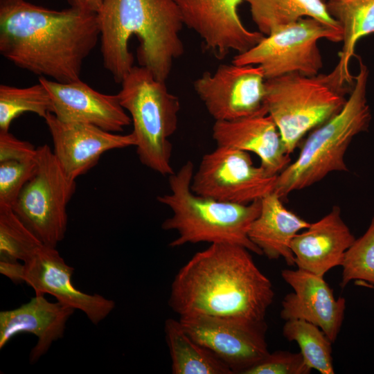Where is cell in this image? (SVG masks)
Returning a JSON list of instances; mask_svg holds the SVG:
<instances>
[{
    "mask_svg": "<svg viewBox=\"0 0 374 374\" xmlns=\"http://www.w3.org/2000/svg\"><path fill=\"white\" fill-rule=\"evenodd\" d=\"M99 39L96 12L0 0L1 54L40 77L63 83L80 80L83 62Z\"/></svg>",
    "mask_w": 374,
    "mask_h": 374,
    "instance_id": "cell-1",
    "label": "cell"
},
{
    "mask_svg": "<svg viewBox=\"0 0 374 374\" xmlns=\"http://www.w3.org/2000/svg\"><path fill=\"white\" fill-rule=\"evenodd\" d=\"M247 249L213 243L177 273L168 305L181 316L206 315L265 321L274 292Z\"/></svg>",
    "mask_w": 374,
    "mask_h": 374,
    "instance_id": "cell-2",
    "label": "cell"
},
{
    "mask_svg": "<svg viewBox=\"0 0 374 374\" xmlns=\"http://www.w3.org/2000/svg\"><path fill=\"white\" fill-rule=\"evenodd\" d=\"M96 15L103 65L115 82L121 83L134 66L129 50L133 35L139 41V65L167 80L184 52V24L175 0H102Z\"/></svg>",
    "mask_w": 374,
    "mask_h": 374,
    "instance_id": "cell-3",
    "label": "cell"
},
{
    "mask_svg": "<svg viewBox=\"0 0 374 374\" xmlns=\"http://www.w3.org/2000/svg\"><path fill=\"white\" fill-rule=\"evenodd\" d=\"M194 165L186 161L177 171L168 176L170 193L157 199L172 211L161 228L176 231L177 237L170 242L171 247L199 242L236 244L262 255V251L249 239L248 231L261 209V199L249 204L218 201L201 196L190 188Z\"/></svg>",
    "mask_w": 374,
    "mask_h": 374,
    "instance_id": "cell-4",
    "label": "cell"
},
{
    "mask_svg": "<svg viewBox=\"0 0 374 374\" xmlns=\"http://www.w3.org/2000/svg\"><path fill=\"white\" fill-rule=\"evenodd\" d=\"M359 69L344 107L315 128L297 159L278 174L274 192L283 199L335 171H348L345 153L352 140L368 130L371 112L367 100L369 71L359 59Z\"/></svg>",
    "mask_w": 374,
    "mask_h": 374,
    "instance_id": "cell-5",
    "label": "cell"
},
{
    "mask_svg": "<svg viewBox=\"0 0 374 374\" xmlns=\"http://www.w3.org/2000/svg\"><path fill=\"white\" fill-rule=\"evenodd\" d=\"M346 86L336 66L326 74L290 73L266 80L267 113L287 154L308 132L341 111L348 99Z\"/></svg>",
    "mask_w": 374,
    "mask_h": 374,
    "instance_id": "cell-6",
    "label": "cell"
},
{
    "mask_svg": "<svg viewBox=\"0 0 374 374\" xmlns=\"http://www.w3.org/2000/svg\"><path fill=\"white\" fill-rule=\"evenodd\" d=\"M121 83L117 96L131 118L139 161L163 176L172 175L170 138L177 129L179 98L143 66L134 65Z\"/></svg>",
    "mask_w": 374,
    "mask_h": 374,
    "instance_id": "cell-7",
    "label": "cell"
},
{
    "mask_svg": "<svg viewBox=\"0 0 374 374\" xmlns=\"http://www.w3.org/2000/svg\"><path fill=\"white\" fill-rule=\"evenodd\" d=\"M37 169L20 192L12 210L42 243L56 248L66 233V207L76 189L48 145L37 148Z\"/></svg>",
    "mask_w": 374,
    "mask_h": 374,
    "instance_id": "cell-8",
    "label": "cell"
},
{
    "mask_svg": "<svg viewBox=\"0 0 374 374\" xmlns=\"http://www.w3.org/2000/svg\"><path fill=\"white\" fill-rule=\"evenodd\" d=\"M321 39L340 42L342 32L314 18L304 17L265 35L253 47L236 54L232 63L258 65L267 80L290 73L314 75L323 67L318 45Z\"/></svg>",
    "mask_w": 374,
    "mask_h": 374,
    "instance_id": "cell-9",
    "label": "cell"
},
{
    "mask_svg": "<svg viewBox=\"0 0 374 374\" xmlns=\"http://www.w3.org/2000/svg\"><path fill=\"white\" fill-rule=\"evenodd\" d=\"M278 175L254 166L247 152L217 145L202 157L190 188L218 201L249 204L274 192Z\"/></svg>",
    "mask_w": 374,
    "mask_h": 374,
    "instance_id": "cell-10",
    "label": "cell"
},
{
    "mask_svg": "<svg viewBox=\"0 0 374 374\" xmlns=\"http://www.w3.org/2000/svg\"><path fill=\"white\" fill-rule=\"evenodd\" d=\"M266 78L258 65H220L204 72L193 84L209 114L215 121H233L268 114Z\"/></svg>",
    "mask_w": 374,
    "mask_h": 374,
    "instance_id": "cell-11",
    "label": "cell"
},
{
    "mask_svg": "<svg viewBox=\"0 0 374 374\" xmlns=\"http://www.w3.org/2000/svg\"><path fill=\"white\" fill-rule=\"evenodd\" d=\"M184 331L225 363L233 373L243 374L269 354L267 324L206 315L179 317Z\"/></svg>",
    "mask_w": 374,
    "mask_h": 374,
    "instance_id": "cell-12",
    "label": "cell"
},
{
    "mask_svg": "<svg viewBox=\"0 0 374 374\" xmlns=\"http://www.w3.org/2000/svg\"><path fill=\"white\" fill-rule=\"evenodd\" d=\"M244 0H175L184 25L195 32L218 57L230 51L242 53L265 37L247 29L238 8Z\"/></svg>",
    "mask_w": 374,
    "mask_h": 374,
    "instance_id": "cell-13",
    "label": "cell"
},
{
    "mask_svg": "<svg viewBox=\"0 0 374 374\" xmlns=\"http://www.w3.org/2000/svg\"><path fill=\"white\" fill-rule=\"evenodd\" d=\"M24 281L35 295H52L62 304L84 312L95 325L115 308L113 300L84 293L73 285L74 269L66 263L56 248L42 245L24 262Z\"/></svg>",
    "mask_w": 374,
    "mask_h": 374,
    "instance_id": "cell-14",
    "label": "cell"
},
{
    "mask_svg": "<svg viewBox=\"0 0 374 374\" xmlns=\"http://www.w3.org/2000/svg\"><path fill=\"white\" fill-rule=\"evenodd\" d=\"M44 119L53 141V152L64 173L72 179L96 166L105 152L136 145L132 132L119 134L88 123L64 122L52 113Z\"/></svg>",
    "mask_w": 374,
    "mask_h": 374,
    "instance_id": "cell-15",
    "label": "cell"
},
{
    "mask_svg": "<svg viewBox=\"0 0 374 374\" xmlns=\"http://www.w3.org/2000/svg\"><path fill=\"white\" fill-rule=\"evenodd\" d=\"M281 276L294 290L282 301L281 319L312 323L335 343L344 321L346 299H336L323 277L312 272L286 269L281 271Z\"/></svg>",
    "mask_w": 374,
    "mask_h": 374,
    "instance_id": "cell-16",
    "label": "cell"
},
{
    "mask_svg": "<svg viewBox=\"0 0 374 374\" xmlns=\"http://www.w3.org/2000/svg\"><path fill=\"white\" fill-rule=\"evenodd\" d=\"M39 82L49 93L52 114L62 121L88 123L114 133L132 123L117 94L100 93L81 80L63 83L39 77Z\"/></svg>",
    "mask_w": 374,
    "mask_h": 374,
    "instance_id": "cell-17",
    "label": "cell"
},
{
    "mask_svg": "<svg viewBox=\"0 0 374 374\" xmlns=\"http://www.w3.org/2000/svg\"><path fill=\"white\" fill-rule=\"evenodd\" d=\"M74 310L58 301H48L44 295H35L17 308L1 311L0 348L19 334H33L37 341L30 350L29 361L36 363L54 341L63 337Z\"/></svg>",
    "mask_w": 374,
    "mask_h": 374,
    "instance_id": "cell-18",
    "label": "cell"
},
{
    "mask_svg": "<svg viewBox=\"0 0 374 374\" xmlns=\"http://www.w3.org/2000/svg\"><path fill=\"white\" fill-rule=\"evenodd\" d=\"M355 239L342 220L339 207L335 206L294 238L291 249L295 265L323 277L332 268L341 265L346 251Z\"/></svg>",
    "mask_w": 374,
    "mask_h": 374,
    "instance_id": "cell-19",
    "label": "cell"
},
{
    "mask_svg": "<svg viewBox=\"0 0 374 374\" xmlns=\"http://www.w3.org/2000/svg\"><path fill=\"white\" fill-rule=\"evenodd\" d=\"M212 136L217 145L256 154L269 173L278 175L290 163L278 130L269 114L233 121H215Z\"/></svg>",
    "mask_w": 374,
    "mask_h": 374,
    "instance_id": "cell-20",
    "label": "cell"
},
{
    "mask_svg": "<svg viewBox=\"0 0 374 374\" xmlns=\"http://www.w3.org/2000/svg\"><path fill=\"white\" fill-rule=\"evenodd\" d=\"M310 223L287 209L274 191L261 199V209L251 223L248 236L269 260L282 257L289 266L295 265L291 249L294 238Z\"/></svg>",
    "mask_w": 374,
    "mask_h": 374,
    "instance_id": "cell-21",
    "label": "cell"
},
{
    "mask_svg": "<svg viewBox=\"0 0 374 374\" xmlns=\"http://www.w3.org/2000/svg\"><path fill=\"white\" fill-rule=\"evenodd\" d=\"M326 6L342 31L343 45L336 67L344 82L353 84L349 64L357 42L374 33V0H328Z\"/></svg>",
    "mask_w": 374,
    "mask_h": 374,
    "instance_id": "cell-22",
    "label": "cell"
},
{
    "mask_svg": "<svg viewBox=\"0 0 374 374\" xmlns=\"http://www.w3.org/2000/svg\"><path fill=\"white\" fill-rule=\"evenodd\" d=\"M244 2L249 6L252 20L258 31L264 35L304 17L314 18L341 30L323 0H244Z\"/></svg>",
    "mask_w": 374,
    "mask_h": 374,
    "instance_id": "cell-23",
    "label": "cell"
},
{
    "mask_svg": "<svg viewBox=\"0 0 374 374\" xmlns=\"http://www.w3.org/2000/svg\"><path fill=\"white\" fill-rule=\"evenodd\" d=\"M166 340L173 374H232L231 369L210 350L195 341L179 321H165Z\"/></svg>",
    "mask_w": 374,
    "mask_h": 374,
    "instance_id": "cell-24",
    "label": "cell"
},
{
    "mask_svg": "<svg viewBox=\"0 0 374 374\" xmlns=\"http://www.w3.org/2000/svg\"><path fill=\"white\" fill-rule=\"evenodd\" d=\"M283 335L296 341L306 364L321 374H334L332 341L317 326L304 320L286 321Z\"/></svg>",
    "mask_w": 374,
    "mask_h": 374,
    "instance_id": "cell-25",
    "label": "cell"
},
{
    "mask_svg": "<svg viewBox=\"0 0 374 374\" xmlns=\"http://www.w3.org/2000/svg\"><path fill=\"white\" fill-rule=\"evenodd\" d=\"M25 112L45 118L52 113V101L46 87L39 82L19 88L0 85V131H9L11 123Z\"/></svg>",
    "mask_w": 374,
    "mask_h": 374,
    "instance_id": "cell-26",
    "label": "cell"
},
{
    "mask_svg": "<svg viewBox=\"0 0 374 374\" xmlns=\"http://www.w3.org/2000/svg\"><path fill=\"white\" fill-rule=\"evenodd\" d=\"M42 245L11 207L0 206V260L25 262Z\"/></svg>",
    "mask_w": 374,
    "mask_h": 374,
    "instance_id": "cell-27",
    "label": "cell"
},
{
    "mask_svg": "<svg viewBox=\"0 0 374 374\" xmlns=\"http://www.w3.org/2000/svg\"><path fill=\"white\" fill-rule=\"evenodd\" d=\"M341 266V289L353 280L374 285V215L366 232L346 251Z\"/></svg>",
    "mask_w": 374,
    "mask_h": 374,
    "instance_id": "cell-28",
    "label": "cell"
},
{
    "mask_svg": "<svg viewBox=\"0 0 374 374\" xmlns=\"http://www.w3.org/2000/svg\"><path fill=\"white\" fill-rule=\"evenodd\" d=\"M37 169L36 158L0 162V206L12 208L23 187Z\"/></svg>",
    "mask_w": 374,
    "mask_h": 374,
    "instance_id": "cell-29",
    "label": "cell"
},
{
    "mask_svg": "<svg viewBox=\"0 0 374 374\" xmlns=\"http://www.w3.org/2000/svg\"><path fill=\"white\" fill-rule=\"evenodd\" d=\"M311 371L301 352L277 350L269 353L243 374H310Z\"/></svg>",
    "mask_w": 374,
    "mask_h": 374,
    "instance_id": "cell-30",
    "label": "cell"
},
{
    "mask_svg": "<svg viewBox=\"0 0 374 374\" xmlns=\"http://www.w3.org/2000/svg\"><path fill=\"white\" fill-rule=\"evenodd\" d=\"M36 154L37 148L30 143L18 139L9 131H0V162L31 160Z\"/></svg>",
    "mask_w": 374,
    "mask_h": 374,
    "instance_id": "cell-31",
    "label": "cell"
},
{
    "mask_svg": "<svg viewBox=\"0 0 374 374\" xmlns=\"http://www.w3.org/2000/svg\"><path fill=\"white\" fill-rule=\"evenodd\" d=\"M24 264L19 261L0 260V273L14 283H24Z\"/></svg>",
    "mask_w": 374,
    "mask_h": 374,
    "instance_id": "cell-32",
    "label": "cell"
},
{
    "mask_svg": "<svg viewBox=\"0 0 374 374\" xmlns=\"http://www.w3.org/2000/svg\"><path fill=\"white\" fill-rule=\"evenodd\" d=\"M69 2L71 6L96 13L102 0H69Z\"/></svg>",
    "mask_w": 374,
    "mask_h": 374,
    "instance_id": "cell-33",
    "label": "cell"
},
{
    "mask_svg": "<svg viewBox=\"0 0 374 374\" xmlns=\"http://www.w3.org/2000/svg\"><path fill=\"white\" fill-rule=\"evenodd\" d=\"M355 285H358V286H362V287H366V288H369V289H372L374 290V285H371L368 283H366L365 281H362V280H356L355 281Z\"/></svg>",
    "mask_w": 374,
    "mask_h": 374,
    "instance_id": "cell-34",
    "label": "cell"
}]
</instances>
